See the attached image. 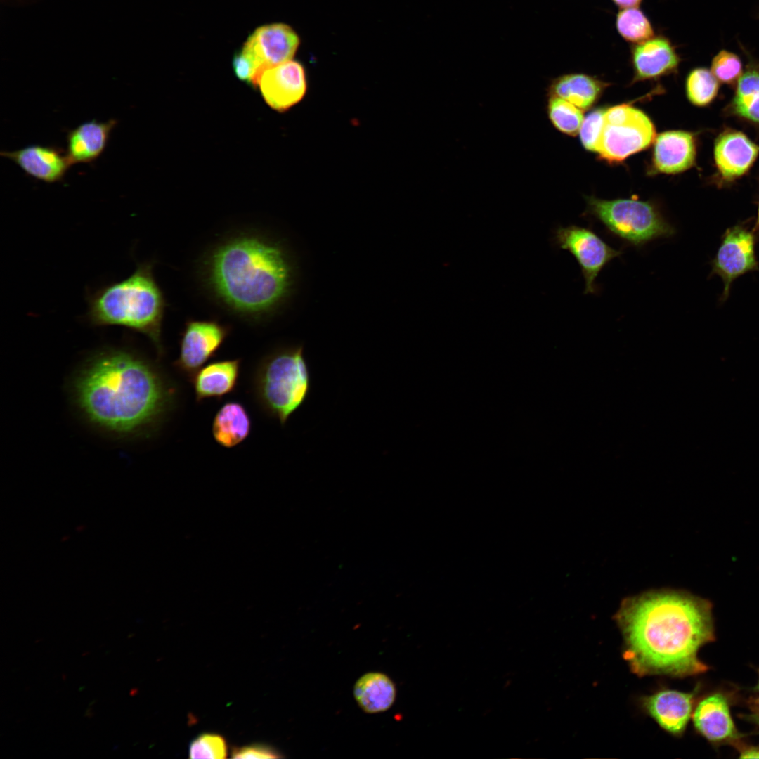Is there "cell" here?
<instances>
[{
	"instance_id": "cell-35",
	"label": "cell",
	"mask_w": 759,
	"mask_h": 759,
	"mask_svg": "<svg viewBox=\"0 0 759 759\" xmlns=\"http://www.w3.org/2000/svg\"><path fill=\"white\" fill-rule=\"evenodd\" d=\"M747 718L754 722L759 727V715L756 714L751 715Z\"/></svg>"
},
{
	"instance_id": "cell-15",
	"label": "cell",
	"mask_w": 759,
	"mask_h": 759,
	"mask_svg": "<svg viewBox=\"0 0 759 759\" xmlns=\"http://www.w3.org/2000/svg\"><path fill=\"white\" fill-rule=\"evenodd\" d=\"M632 83L659 79L677 72L681 58L669 38L652 37L630 47Z\"/></svg>"
},
{
	"instance_id": "cell-17",
	"label": "cell",
	"mask_w": 759,
	"mask_h": 759,
	"mask_svg": "<svg viewBox=\"0 0 759 759\" xmlns=\"http://www.w3.org/2000/svg\"><path fill=\"white\" fill-rule=\"evenodd\" d=\"M696 730L713 744L736 743L742 734L732 718L727 698L721 692L708 695L692 713Z\"/></svg>"
},
{
	"instance_id": "cell-33",
	"label": "cell",
	"mask_w": 759,
	"mask_h": 759,
	"mask_svg": "<svg viewBox=\"0 0 759 759\" xmlns=\"http://www.w3.org/2000/svg\"><path fill=\"white\" fill-rule=\"evenodd\" d=\"M616 6L625 8L638 7L642 0H611Z\"/></svg>"
},
{
	"instance_id": "cell-7",
	"label": "cell",
	"mask_w": 759,
	"mask_h": 759,
	"mask_svg": "<svg viewBox=\"0 0 759 759\" xmlns=\"http://www.w3.org/2000/svg\"><path fill=\"white\" fill-rule=\"evenodd\" d=\"M656 138L651 119L630 103L605 110L596 153L609 164L622 162L629 156L647 149Z\"/></svg>"
},
{
	"instance_id": "cell-18",
	"label": "cell",
	"mask_w": 759,
	"mask_h": 759,
	"mask_svg": "<svg viewBox=\"0 0 759 759\" xmlns=\"http://www.w3.org/2000/svg\"><path fill=\"white\" fill-rule=\"evenodd\" d=\"M29 176L46 183L61 181L72 165L66 154L54 146L32 145L13 151H1Z\"/></svg>"
},
{
	"instance_id": "cell-22",
	"label": "cell",
	"mask_w": 759,
	"mask_h": 759,
	"mask_svg": "<svg viewBox=\"0 0 759 759\" xmlns=\"http://www.w3.org/2000/svg\"><path fill=\"white\" fill-rule=\"evenodd\" d=\"M609 84L583 73L565 74L554 79L549 87V96L564 99L582 110L592 107Z\"/></svg>"
},
{
	"instance_id": "cell-4",
	"label": "cell",
	"mask_w": 759,
	"mask_h": 759,
	"mask_svg": "<svg viewBox=\"0 0 759 759\" xmlns=\"http://www.w3.org/2000/svg\"><path fill=\"white\" fill-rule=\"evenodd\" d=\"M86 301V316L91 325L121 326L142 333L162 353L166 302L155 279L153 262L138 264L129 277L89 293Z\"/></svg>"
},
{
	"instance_id": "cell-5",
	"label": "cell",
	"mask_w": 759,
	"mask_h": 759,
	"mask_svg": "<svg viewBox=\"0 0 759 759\" xmlns=\"http://www.w3.org/2000/svg\"><path fill=\"white\" fill-rule=\"evenodd\" d=\"M311 386L302 345L280 348L266 355L257 366L253 379L259 405L282 425L305 403Z\"/></svg>"
},
{
	"instance_id": "cell-14",
	"label": "cell",
	"mask_w": 759,
	"mask_h": 759,
	"mask_svg": "<svg viewBox=\"0 0 759 759\" xmlns=\"http://www.w3.org/2000/svg\"><path fill=\"white\" fill-rule=\"evenodd\" d=\"M697 133L670 130L656 136L653 142L650 173L677 174L696 164Z\"/></svg>"
},
{
	"instance_id": "cell-28",
	"label": "cell",
	"mask_w": 759,
	"mask_h": 759,
	"mask_svg": "<svg viewBox=\"0 0 759 759\" xmlns=\"http://www.w3.org/2000/svg\"><path fill=\"white\" fill-rule=\"evenodd\" d=\"M711 71L720 83L734 86L743 74L744 67L738 55L721 49L711 60Z\"/></svg>"
},
{
	"instance_id": "cell-8",
	"label": "cell",
	"mask_w": 759,
	"mask_h": 759,
	"mask_svg": "<svg viewBox=\"0 0 759 759\" xmlns=\"http://www.w3.org/2000/svg\"><path fill=\"white\" fill-rule=\"evenodd\" d=\"M758 236L759 231L746 222L728 228L722 235L720 246L711 262V275L720 277L724 284L721 302L728 299L736 279L759 269L755 254Z\"/></svg>"
},
{
	"instance_id": "cell-2",
	"label": "cell",
	"mask_w": 759,
	"mask_h": 759,
	"mask_svg": "<svg viewBox=\"0 0 759 759\" xmlns=\"http://www.w3.org/2000/svg\"><path fill=\"white\" fill-rule=\"evenodd\" d=\"M75 402L94 426L118 436L155 427L175 401L174 385L151 363L124 349L92 358L74 382Z\"/></svg>"
},
{
	"instance_id": "cell-31",
	"label": "cell",
	"mask_w": 759,
	"mask_h": 759,
	"mask_svg": "<svg viewBox=\"0 0 759 759\" xmlns=\"http://www.w3.org/2000/svg\"><path fill=\"white\" fill-rule=\"evenodd\" d=\"M233 758H277L280 755L274 748L264 744H252L235 748L232 751Z\"/></svg>"
},
{
	"instance_id": "cell-29",
	"label": "cell",
	"mask_w": 759,
	"mask_h": 759,
	"mask_svg": "<svg viewBox=\"0 0 759 759\" xmlns=\"http://www.w3.org/2000/svg\"><path fill=\"white\" fill-rule=\"evenodd\" d=\"M227 755L225 739L219 734L206 733L194 739L189 747L190 758H224Z\"/></svg>"
},
{
	"instance_id": "cell-9",
	"label": "cell",
	"mask_w": 759,
	"mask_h": 759,
	"mask_svg": "<svg viewBox=\"0 0 759 759\" xmlns=\"http://www.w3.org/2000/svg\"><path fill=\"white\" fill-rule=\"evenodd\" d=\"M557 245L577 260L585 280V294L597 292L595 280L603 268L622 252L606 243L590 228L571 225L559 226L554 235Z\"/></svg>"
},
{
	"instance_id": "cell-36",
	"label": "cell",
	"mask_w": 759,
	"mask_h": 759,
	"mask_svg": "<svg viewBox=\"0 0 759 759\" xmlns=\"http://www.w3.org/2000/svg\"><path fill=\"white\" fill-rule=\"evenodd\" d=\"M753 227L756 231H759V199L758 202L756 218Z\"/></svg>"
},
{
	"instance_id": "cell-37",
	"label": "cell",
	"mask_w": 759,
	"mask_h": 759,
	"mask_svg": "<svg viewBox=\"0 0 759 759\" xmlns=\"http://www.w3.org/2000/svg\"><path fill=\"white\" fill-rule=\"evenodd\" d=\"M755 690H756L757 692H759V679H758L757 685H755Z\"/></svg>"
},
{
	"instance_id": "cell-27",
	"label": "cell",
	"mask_w": 759,
	"mask_h": 759,
	"mask_svg": "<svg viewBox=\"0 0 759 759\" xmlns=\"http://www.w3.org/2000/svg\"><path fill=\"white\" fill-rule=\"evenodd\" d=\"M547 113L556 129L571 136L578 134L584 119L582 110L570 102L555 96H550Z\"/></svg>"
},
{
	"instance_id": "cell-34",
	"label": "cell",
	"mask_w": 759,
	"mask_h": 759,
	"mask_svg": "<svg viewBox=\"0 0 759 759\" xmlns=\"http://www.w3.org/2000/svg\"><path fill=\"white\" fill-rule=\"evenodd\" d=\"M753 710L757 713L756 715H759V696L755 699H753L751 702Z\"/></svg>"
},
{
	"instance_id": "cell-25",
	"label": "cell",
	"mask_w": 759,
	"mask_h": 759,
	"mask_svg": "<svg viewBox=\"0 0 759 759\" xmlns=\"http://www.w3.org/2000/svg\"><path fill=\"white\" fill-rule=\"evenodd\" d=\"M719 89V81L706 67L693 68L687 75L686 96L694 106L704 108L710 105L718 97Z\"/></svg>"
},
{
	"instance_id": "cell-16",
	"label": "cell",
	"mask_w": 759,
	"mask_h": 759,
	"mask_svg": "<svg viewBox=\"0 0 759 759\" xmlns=\"http://www.w3.org/2000/svg\"><path fill=\"white\" fill-rule=\"evenodd\" d=\"M697 690L686 693L663 689L640 699L642 708L665 731L681 736L692 717Z\"/></svg>"
},
{
	"instance_id": "cell-23",
	"label": "cell",
	"mask_w": 759,
	"mask_h": 759,
	"mask_svg": "<svg viewBox=\"0 0 759 759\" xmlns=\"http://www.w3.org/2000/svg\"><path fill=\"white\" fill-rule=\"evenodd\" d=\"M251 428V418L245 407L239 402L228 401L215 414L212 431L217 443L231 448L245 440Z\"/></svg>"
},
{
	"instance_id": "cell-12",
	"label": "cell",
	"mask_w": 759,
	"mask_h": 759,
	"mask_svg": "<svg viewBox=\"0 0 759 759\" xmlns=\"http://www.w3.org/2000/svg\"><path fill=\"white\" fill-rule=\"evenodd\" d=\"M228 332L227 326L215 320L186 322L174 367L191 381L204 364L214 356Z\"/></svg>"
},
{
	"instance_id": "cell-32",
	"label": "cell",
	"mask_w": 759,
	"mask_h": 759,
	"mask_svg": "<svg viewBox=\"0 0 759 759\" xmlns=\"http://www.w3.org/2000/svg\"><path fill=\"white\" fill-rule=\"evenodd\" d=\"M739 748V758H759V746L751 745H737Z\"/></svg>"
},
{
	"instance_id": "cell-3",
	"label": "cell",
	"mask_w": 759,
	"mask_h": 759,
	"mask_svg": "<svg viewBox=\"0 0 759 759\" xmlns=\"http://www.w3.org/2000/svg\"><path fill=\"white\" fill-rule=\"evenodd\" d=\"M203 279L231 311L249 318L270 313L287 296L292 269L282 247L252 233L231 236L206 255Z\"/></svg>"
},
{
	"instance_id": "cell-11",
	"label": "cell",
	"mask_w": 759,
	"mask_h": 759,
	"mask_svg": "<svg viewBox=\"0 0 759 759\" xmlns=\"http://www.w3.org/2000/svg\"><path fill=\"white\" fill-rule=\"evenodd\" d=\"M759 157V144L746 134L725 127L715 137L712 182L718 188L730 186L747 174Z\"/></svg>"
},
{
	"instance_id": "cell-24",
	"label": "cell",
	"mask_w": 759,
	"mask_h": 759,
	"mask_svg": "<svg viewBox=\"0 0 759 759\" xmlns=\"http://www.w3.org/2000/svg\"><path fill=\"white\" fill-rule=\"evenodd\" d=\"M396 687L387 675L379 672L364 674L355 683L354 698L367 713H377L391 708L396 699Z\"/></svg>"
},
{
	"instance_id": "cell-21",
	"label": "cell",
	"mask_w": 759,
	"mask_h": 759,
	"mask_svg": "<svg viewBox=\"0 0 759 759\" xmlns=\"http://www.w3.org/2000/svg\"><path fill=\"white\" fill-rule=\"evenodd\" d=\"M241 361L230 359L212 362L201 368L193 377L196 400L221 398L231 393L239 379Z\"/></svg>"
},
{
	"instance_id": "cell-6",
	"label": "cell",
	"mask_w": 759,
	"mask_h": 759,
	"mask_svg": "<svg viewBox=\"0 0 759 759\" xmlns=\"http://www.w3.org/2000/svg\"><path fill=\"white\" fill-rule=\"evenodd\" d=\"M586 213L609 233L633 246L675 235V227L652 201L631 198L604 200L585 197Z\"/></svg>"
},
{
	"instance_id": "cell-20",
	"label": "cell",
	"mask_w": 759,
	"mask_h": 759,
	"mask_svg": "<svg viewBox=\"0 0 759 759\" xmlns=\"http://www.w3.org/2000/svg\"><path fill=\"white\" fill-rule=\"evenodd\" d=\"M744 51L748 60L723 114L759 128V60Z\"/></svg>"
},
{
	"instance_id": "cell-13",
	"label": "cell",
	"mask_w": 759,
	"mask_h": 759,
	"mask_svg": "<svg viewBox=\"0 0 759 759\" xmlns=\"http://www.w3.org/2000/svg\"><path fill=\"white\" fill-rule=\"evenodd\" d=\"M257 86L269 107L283 112L304 97L307 91L306 72L300 63L290 60L265 70Z\"/></svg>"
},
{
	"instance_id": "cell-26",
	"label": "cell",
	"mask_w": 759,
	"mask_h": 759,
	"mask_svg": "<svg viewBox=\"0 0 759 759\" xmlns=\"http://www.w3.org/2000/svg\"><path fill=\"white\" fill-rule=\"evenodd\" d=\"M615 25L621 37L632 44L642 42L654 35L650 20L637 7L622 8L616 16Z\"/></svg>"
},
{
	"instance_id": "cell-10",
	"label": "cell",
	"mask_w": 759,
	"mask_h": 759,
	"mask_svg": "<svg viewBox=\"0 0 759 759\" xmlns=\"http://www.w3.org/2000/svg\"><path fill=\"white\" fill-rule=\"evenodd\" d=\"M299 45L297 34L286 24L272 23L256 28L240 51L254 68L256 86L265 70L292 60Z\"/></svg>"
},
{
	"instance_id": "cell-30",
	"label": "cell",
	"mask_w": 759,
	"mask_h": 759,
	"mask_svg": "<svg viewBox=\"0 0 759 759\" xmlns=\"http://www.w3.org/2000/svg\"><path fill=\"white\" fill-rule=\"evenodd\" d=\"M606 108H598L591 111L583 119L580 129V138L585 150L596 153L601 134Z\"/></svg>"
},
{
	"instance_id": "cell-1",
	"label": "cell",
	"mask_w": 759,
	"mask_h": 759,
	"mask_svg": "<svg viewBox=\"0 0 759 759\" xmlns=\"http://www.w3.org/2000/svg\"><path fill=\"white\" fill-rule=\"evenodd\" d=\"M623 659L639 677L705 673L699 649L715 640L710 602L683 591L654 590L625 599L614 616Z\"/></svg>"
},
{
	"instance_id": "cell-19",
	"label": "cell",
	"mask_w": 759,
	"mask_h": 759,
	"mask_svg": "<svg viewBox=\"0 0 759 759\" xmlns=\"http://www.w3.org/2000/svg\"><path fill=\"white\" fill-rule=\"evenodd\" d=\"M115 119L85 122L67 134L66 154L72 164L89 163L96 160L105 150Z\"/></svg>"
}]
</instances>
